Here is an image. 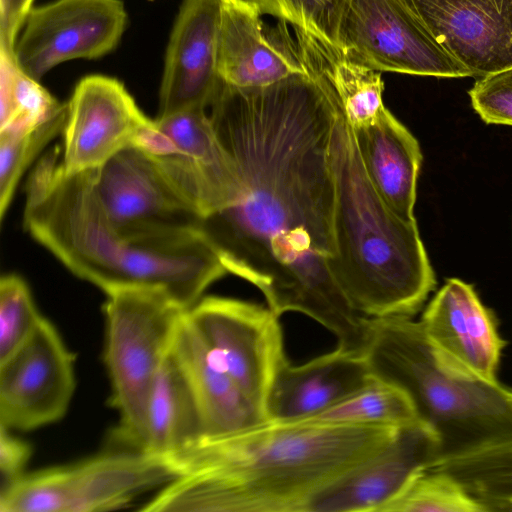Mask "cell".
Instances as JSON below:
<instances>
[{
    "mask_svg": "<svg viewBox=\"0 0 512 512\" xmlns=\"http://www.w3.org/2000/svg\"><path fill=\"white\" fill-rule=\"evenodd\" d=\"M364 353L336 347L310 361L279 363L264 401L266 421L310 419L343 401L373 379Z\"/></svg>",
    "mask_w": 512,
    "mask_h": 512,
    "instance_id": "19",
    "label": "cell"
},
{
    "mask_svg": "<svg viewBox=\"0 0 512 512\" xmlns=\"http://www.w3.org/2000/svg\"><path fill=\"white\" fill-rule=\"evenodd\" d=\"M408 1L472 77L512 67V0Z\"/></svg>",
    "mask_w": 512,
    "mask_h": 512,
    "instance_id": "18",
    "label": "cell"
},
{
    "mask_svg": "<svg viewBox=\"0 0 512 512\" xmlns=\"http://www.w3.org/2000/svg\"><path fill=\"white\" fill-rule=\"evenodd\" d=\"M262 88L222 82L209 113L231 156L241 198L200 230L228 273L254 285L277 315L302 313L338 348L363 353L369 318L348 303L330 270L335 184L333 131L342 110L320 64Z\"/></svg>",
    "mask_w": 512,
    "mask_h": 512,
    "instance_id": "1",
    "label": "cell"
},
{
    "mask_svg": "<svg viewBox=\"0 0 512 512\" xmlns=\"http://www.w3.org/2000/svg\"><path fill=\"white\" fill-rule=\"evenodd\" d=\"M223 2H238V1H242V0H222Z\"/></svg>",
    "mask_w": 512,
    "mask_h": 512,
    "instance_id": "35",
    "label": "cell"
},
{
    "mask_svg": "<svg viewBox=\"0 0 512 512\" xmlns=\"http://www.w3.org/2000/svg\"><path fill=\"white\" fill-rule=\"evenodd\" d=\"M32 456V447L13 431L0 426V472L3 485L21 478Z\"/></svg>",
    "mask_w": 512,
    "mask_h": 512,
    "instance_id": "33",
    "label": "cell"
},
{
    "mask_svg": "<svg viewBox=\"0 0 512 512\" xmlns=\"http://www.w3.org/2000/svg\"><path fill=\"white\" fill-rule=\"evenodd\" d=\"M33 0H0V48L13 54L16 39Z\"/></svg>",
    "mask_w": 512,
    "mask_h": 512,
    "instance_id": "34",
    "label": "cell"
},
{
    "mask_svg": "<svg viewBox=\"0 0 512 512\" xmlns=\"http://www.w3.org/2000/svg\"><path fill=\"white\" fill-rule=\"evenodd\" d=\"M419 322L436 362L445 371L465 379L498 381L506 341L494 312L472 285L447 279Z\"/></svg>",
    "mask_w": 512,
    "mask_h": 512,
    "instance_id": "14",
    "label": "cell"
},
{
    "mask_svg": "<svg viewBox=\"0 0 512 512\" xmlns=\"http://www.w3.org/2000/svg\"><path fill=\"white\" fill-rule=\"evenodd\" d=\"M201 436L202 426L195 401L169 353L150 393L142 450L170 459Z\"/></svg>",
    "mask_w": 512,
    "mask_h": 512,
    "instance_id": "23",
    "label": "cell"
},
{
    "mask_svg": "<svg viewBox=\"0 0 512 512\" xmlns=\"http://www.w3.org/2000/svg\"><path fill=\"white\" fill-rule=\"evenodd\" d=\"M106 296L104 363L109 400L119 416L114 434L142 450L150 393L186 310L158 289H123Z\"/></svg>",
    "mask_w": 512,
    "mask_h": 512,
    "instance_id": "6",
    "label": "cell"
},
{
    "mask_svg": "<svg viewBox=\"0 0 512 512\" xmlns=\"http://www.w3.org/2000/svg\"><path fill=\"white\" fill-rule=\"evenodd\" d=\"M450 474L489 512H512V441L432 465Z\"/></svg>",
    "mask_w": 512,
    "mask_h": 512,
    "instance_id": "25",
    "label": "cell"
},
{
    "mask_svg": "<svg viewBox=\"0 0 512 512\" xmlns=\"http://www.w3.org/2000/svg\"><path fill=\"white\" fill-rule=\"evenodd\" d=\"M222 0H184L167 47L158 117L209 107L222 81L217 69Z\"/></svg>",
    "mask_w": 512,
    "mask_h": 512,
    "instance_id": "17",
    "label": "cell"
},
{
    "mask_svg": "<svg viewBox=\"0 0 512 512\" xmlns=\"http://www.w3.org/2000/svg\"><path fill=\"white\" fill-rule=\"evenodd\" d=\"M177 476L167 458L132 448L110 450L71 464L25 473L2 485L0 512L119 510Z\"/></svg>",
    "mask_w": 512,
    "mask_h": 512,
    "instance_id": "7",
    "label": "cell"
},
{
    "mask_svg": "<svg viewBox=\"0 0 512 512\" xmlns=\"http://www.w3.org/2000/svg\"><path fill=\"white\" fill-rule=\"evenodd\" d=\"M307 420L401 426L419 419L408 396L400 388L373 377L343 401Z\"/></svg>",
    "mask_w": 512,
    "mask_h": 512,
    "instance_id": "28",
    "label": "cell"
},
{
    "mask_svg": "<svg viewBox=\"0 0 512 512\" xmlns=\"http://www.w3.org/2000/svg\"><path fill=\"white\" fill-rule=\"evenodd\" d=\"M359 157L374 190L399 217L415 221L420 145L386 107L370 123L352 127Z\"/></svg>",
    "mask_w": 512,
    "mask_h": 512,
    "instance_id": "22",
    "label": "cell"
},
{
    "mask_svg": "<svg viewBox=\"0 0 512 512\" xmlns=\"http://www.w3.org/2000/svg\"><path fill=\"white\" fill-rule=\"evenodd\" d=\"M170 355L195 401L202 436L227 434L266 421L263 412L221 366L187 311L177 327Z\"/></svg>",
    "mask_w": 512,
    "mask_h": 512,
    "instance_id": "21",
    "label": "cell"
},
{
    "mask_svg": "<svg viewBox=\"0 0 512 512\" xmlns=\"http://www.w3.org/2000/svg\"><path fill=\"white\" fill-rule=\"evenodd\" d=\"M363 353L372 375L400 388L436 434V463L512 441V388L445 371L419 321L369 318Z\"/></svg>",
    "mask_w": 512,
    "mask_h": 512,
    "instance_id": "5",
    "label": "cell"
},
{
    "mask_svg": "<svg viewBox=\"0 0 512 512\" xmlns=\"http://www.w3.org/2000/svg\"><path fill=\"white\" fill-rule=\"evenodd\" d=\"M380 512H484L453 476L434 468L415 474Z\"/></svg>",
    "mask_w": 512,
    "mask_h": 512,
    "instance_id": "29",
    "label": "cell"
},
{
    "mask_svg": "<svg viewBox=\"0 0 512 512\" xmlns=\"http://www.w3.org/2000/svg\"><path fill=\"white\" fill-rule=\"evenodd\" d=\"M67 106L61 164L68 174L97 170L138 147L154 125L123 84L108 76L81 79Z\"/></svg>",
    "mask_w": 512,
    "mask_h": 512,
    "instance_id": "13",
    "label": "cell"
},
{
    "mask_svg": "<svg viewBox=\"0 0 512 512\" xmlns=\"http://www.w3.org/2000/svg\"><path fill=\"white\" fill-rule=\"evenodd\" d=\"M342 55L382 72L472 76L438 41L408 0H350L340 30Z\"/></svg>",
    "mask_w": 512,
    "mask_h": 512,
    "instance_id": "8",
    "label": "cell"
},
{
    "mask_svg": "<svg viewBox=\"0 0 512 512\" xmlns=\"http://www.w3.org/2000/svg\"><path fill=\"white\" fill-rule=\"evenodd\" d=\"M187 315L221 366L264 414L271 380L286 357L280 317L268 306L223 296H203Z\"/></svg>",
    "mask_w": 512,
    "mask_h": 512,
    "instance_id": "10",
    "label": "cell"
},
{
    "mask_svg": "<svg viewBox=\"0 0 512 512\" xmlns=\"http://www.w3.org/2000/svg\"><path fill=\"white\" fill-rule=\"evenodd\" d=\"M127 22L121 0H55L32 7L16 39L19 68L39 81L71 59H95L112 51Z\"/></svg>",
    "mask_w": 512,
    "mask_h": 512,
    "instance_id": "11",
    "label": "cell"
},
{
    "mask_svg": "<svg viewBox=\"0 0 512 512\" xmlns=\"http://www.w3.org/2000/svg\"><path fill=\"white\" fill-rule=\"evenodd\" d=\"M65 106L24 73L12 53L0 48V134L34 129Z\"/></svg>",
    "mask_w": 512,
    "mask_h": 512,
    "instance_id": "26",
    "label": "cell"
},
{
    "mask_svg": "<svg viewBox=\"0 0 512 512\" xmlns=\"http://www.w3.org/2000/svg\"><path fill=\"white\" fill-rule=\"evenodd\" d=\"M68 106L53 118L29 131L0 134V219L14 197L17 185L30 164L58 135L63 134Z\"/></svg>",
    "mask_w": 512,
    "mask_h": 512,
    "instance_id": "30",
    "label": "cell"
},
{
    "mask_svg": "<svg viewBox=\"0 0 512 512\" xmlns=\"http://www.w3.org/2000/svg\"><path fill=\"white\" fill-rule=\"evenodd\" d=\"M94 171L68 174L58 147L45 153L25 185V229L70 272L106 295L158 289L191 309L228 273L217 250L200 228H118L97 196Z\"/></svg>",
    "mask_w": 512,
    "mask_h": 512,
    "instance_id": "3",
    "label": "cell"
},
{
    "mask_svg": "<svg viewBox=\"0 0 512 512\" xmlns=\"http://www.w3.org/2000/svg\"><path fill=\"white\" fill-rule=\"evenodd\" d=\"M94 186L105 213L124 231L200 228L202 218L141 148L129 147L95 170Z\"/></svg>",
    "mask_w": 512,
    "mask_h": 512,
    "instance_id": "15",
    "label": "cell"
},
{
    "mask_svg": "<svg viewBox=\"0 0 512 512\" xmlns=\"http://www.w3.org/2000/svg\"><path fill=\"white\" fill-rule=\"evenodd\" d=\"M438 459L433 430L420 420L404 424L384 448L322 488L307 512H380L415 474Z\"/></svg>",
    "mask_w": 512,
    "mask_h": 512,
    "instance_id": "16",
    "label": "cell"
},
{
    "mask_svg": "<svg viewBox=\"0 0 512 512\" xmlns=\"http://www.w3.org/2000/svg\"><path fill=\"white\" fill-rule=\"evenodd\" d=\"M75 387V355L44 317L31 337L0 363V426L30 431L59 421Z\"/></svg>",
    "mask_w": 512,
    "mask_h": 512,
    "instance_id": "12",
    "label": "cell"
},
{
    "mask_svg": "<svg viewBox=\"0 0 512 512\" xmlns=\"http://www.w3.org/2000/svg\"><path fill=\"white\" fill-rule=\"evenodd\" d=\"M400 426L263 421L202 436L169 460L178 476L145 512H307L329 482L384 448Z\"/></svg>",
    "mask_w": 512,
    "mask_h": 512,
    "instance_id": "2",
    "label": "cell"
},
{
    "mask_svg": "<svg viewBox=\"0 0 512 512\" xmlns=\"http://www.w3.org/2000/svg\"><path fill=\"white\" fill-rule=\"evenodd\" d=\"M261 15H270L291 26L294 40L304 46L342 54L340 30L350 0H246Z\"/></svg>",
    "mask_w": 512,
    "mask_h": 512,
    "instance_id": "24",
    "label": "cell"
},
{
    "mask_svg": "<svg viewBox=\"0 0 512 512\" xmlns=\"http://www.w3.org/2000/svg\"><path fill=\"white\" fill-rule=\"evenodd\" d=\"M468 94L485 123L512 126V67L477 78Z\"/></svg>",
    "mask_w": 512,
    "mask_h": 512,
    "instance_id": "32",
    "label": "cell"
},
{
    "mask_svg": "<svg viewBox=\"0 0 512 512\" xmlns=\"http://www.w3.org/2000/svg\"><path fill=\"white\" fill-rule=\"evenodd\" d=\"M280 42L269 40L261 14L246 0L223 2L218 38L220 80L237 88H262L305 70L287 26L278 27Z\"/></svg>",
    "mask_w": 512,
    "mask_h": 512,
    "instance_id": "20",
    "label": "cell"
},
{
    "mask_svg": "<svg viewBox=\"0 0 512 512\" xmlns=\"http://www.w3.org/2000/svg\"><path fill=\"white\" fill-rule=\"evenodd\" d=\"M296 44L320 64L351 127L370 123L385 108L384 83L379 71L356 63L342 54H322Z\"/></svg>",
    "mask_w": 512,
    "mask_h": 512,
    "instance_id": "27",
    "label": "cell"
},
{
    "mask_svg": "<svg viewBox=\"0 0 512 512\" xmlns=\"http://www.w3.org/2000/svg\"><path fill=\"white\" fill-rule=\"evenodd\" d=\"M335 196L330 273L360 315L413 317L436 286L415 221L396 215L364 171L343 109L333 131Z\"/></svg>",
    "mask_w": 512,
    "mask_h": 512,
    "instance_id": "4",
    "label": "cell"
},
{
    "mask_svg": "<svg viewBox=\"0 0 512 512\" xmlns=\"http://www.w3.org/2000/svg\"><path fill=\"white\" fill-rule=\"evenodd\" d=\"M138 148L154 157L202 219L241 198L236 167L205 108L157 117Z\"/></svg>",
    "mask_w": 512,
    "mask_h": 512,
    "instance_id": "9",
    "label": "cell"
},
{
    "mask_svg": "<svg viewBox=\"0 0 512 512\" xmlns=\"http://www.w3.org/2000/svg\"><path fill=\"white\" fill-rule=\"evenodd\" d=\"M43 318L26 281L17 274L3 275L0 279V363L31 337Z\"/></svg>",
    "mask_w": 512,
    "mask_h": 512,
    "instance_id": "31",
    "label": "cell"
}]
</instances>
